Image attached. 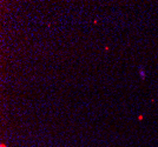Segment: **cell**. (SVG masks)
I'll return each mask as SVG.
<instances>
[{"label":"cell","mask_w":158,"mask_h":147,"mask_svg":"<svg viewBox=\"0 0 158 147\" xmlns=\"http://www.w3.org/2000/svg\"><path fill=\"white\" fill-rule=\"evenodd\" d=\"M139 73H140V75H142V78H143V79H144V78H145V73H144V71H143V70H142V68H140V70H139Z\"/></svg>","instance_id":"1"}]
</instances>
